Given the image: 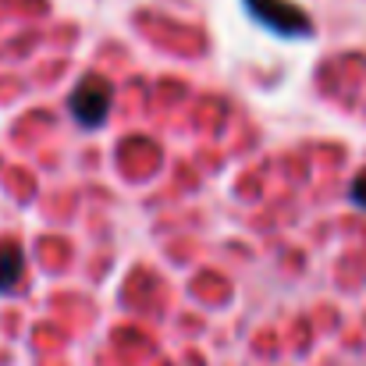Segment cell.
<instances>
[{
	"label": "cell",
	"mask_w": 366,
	"mask_h": 366,
	"mask_svg": "<svg viewBox=\"0 0 366 366\" xmlns=\"http://www.w3.org/2000/svg\"><path fill=\"white\" fill-rule=\"evenodd\" d=\"M245 4H249V11H252L263 25L277 29L281 36L310 32V18H306L295 4H288V0H245Z\"/></svg>",
	"instance_id": "obj_2"
},
{
	"label": "cell",
	"mask_w": 366,
	"mask_h": 366,
	"mask_svg": "<svg viewBox=\"0 0 366 366\" xmlns=\"http://www.w3.org/2000/svg\"><path fill=\"white\" fill-rule=\"evenodd\" d=\"M352 203L366 210V171L360 174V178H356V182H352Z\"/></svg>",
	"instance_id": "obj_4"
},
{
	"label": "cell",
	"mask_w": 366,
	"mask_h": 366,
	"mask_svg": "<svg viewBox=\"0 0 366 366\" xmlns=\"http://www.w3.org/2000/svg\"><path fill=\"white\" fill-rule=\"evenodd\" d=\"M111 104H114V89H111V82L100 79V75H86V79L75 86V93H71V114L86 124V128H97V124L104 122L107 111H111Z\"/></svg>",
	"instance_id": "obj_1"
},
{
	"label": "cell",
	"mask_w": 366,
	"mask_h": 366,
	"mask_svg": "<svg viewBox=\"0 0 366 366\" xmlns=\"http://www.w3.org/2000/svg\"><path fill=\"white\" fill-rule=\"evenodd\" d=\"M21 270H25V252H21V245L0 242V295L11 292V288L18 285Z\"/></svg>",
	"instance_id": "obj_3"
}]
</instances>
